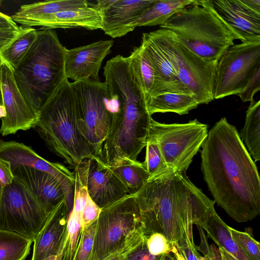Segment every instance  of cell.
Wrapping results in <instances>:
<instances>
[{"label":"cell","mask_w":260,"mask_h":260,"mask_svg":"<svg viewBox=\"0 0 260 260\" xmlns=\"http://www.w3.org/2000/svg\"><path fill=\"white\" fill-rule=\"evenodd\" d=\"M142 233L141 228L134 231L127 237L125 243L122 247L104 260H125V254L132 248L137 238Z\"/></svg>","instance_id":"cell-40"},{"label":"cell","mask_w":260,"mask_h":260,"mask_svg":"<svg viewBox=\"0 0 260 260\" xmlns=\"http://www.w3.org/2000/svg\"><path fill=\"white\" fill-rule=\"evenodd\" d=\"M205 258V260H212L209 256L208 255H204Z\"/></svg>","instance_id":"cell-50"},{"label":"cell","mask_w":260,"mask_h":260,"mask_svg":"<svg viewBox=\"0 0 260 260\" xmlns=\"http://www.w3.org/2000/svg\"><path fill=\"white\" fill-rule=\"evenodd\" d=\"M0 85L6 111V116L1 119L0 134L6 136L34 128L39 116L25 100L15 83L12 69L4 61L1 67Z\"/></svg>","instance_id":"cell-15"},{"label":"cell","mask_w":260,"mask_h":260,"mask_svg":"<svg viewBox=\"0 0 260 260\" xmlns=\"http://www.w3.org/2000/svg\"><path fill=\"white\" fill-rule=\"evenodd\" d=\"M172 253L174 255L175 260H186L181 252L174 246H173Z\"/></svg>","instance_id":"cell-45"},{"label":"cell","mask_w":260,"mask_h":260,"mask_svg":"<svg viewBox=\"0 0 260 260\" xmlns=\"http://www.w3.org/2000/svg\"><path fill=\"white\" fill-rule=\"evenodd\" d=\"M74 172L85 185L90 198L101 209L128 194L126 186L111 168L94 156L83 160L74 168Z\"/></svg>","instance_id":"cell-14"},{"label":"cell","mask_w":260,"mask_h":260,"mask_svg":"<svg viewBox=\"0 0 260 260\" xmlns=\"http://www.w3.org/2000/svg\"><path fill=\"white\" fill-rule=\"evenodd\" d=\"M141 45L156 72L157 88L155 93L160 92L190 93L178 78L172 63L164 52L149 32L143 34Z\"/></svg>","instance_id":"cell-22"},{"label":"cell","mask_w":260,"mask_h":260,"mask_svg":"<svg viewBox=\"0 0 260 260\" xmlns=\"http://www.w3.org/2000/svg\"><path fill=\"white\" fill-rule=\"evenodd\" d=\"M159 27L173 32L190 50L210 62H218L238 39L211 0H193Z\"/></svg>","instance_id":"cell-6"},{"label":"cell","mask_w":260,"mask_h":260,"mask_svg":"<svg viewBox=\"0 0 260 260\" xmlns=\"http://www.w3.org/2000/svg\"><path fill=\"white\" fill-rule=\"evenodd\" d=\"M193 0H154L132 25L139 26L163 25L174 15L192 4Z\"/></svg>","instance_id":"cell-26"},{"label":"cell","mask_w":260,"mask_h":260,"mask_svg":"<svg viewBox=\"0 0 260 260\" xmlns=\"http://www.w3.org/2000/svg\"><path fill=\"white\" fill-rule=\"evenodd\" d=\"M146 105L151 116L156 113L166 112L182 115L199 105L192 94L175 92L156 93L146 100Z\"/></svg>","instance_id":"cell-25"},{"label":"cell","mask_w":260,"mask_h":260,"mask_svg":"<svg viewBox=\"0 0 260 260\" xmlns=\"http://www.w3.org/2000/svg\"><path fill=\"white\" fill-rule=\"evenodd\" d=\"M96 220L83 230L73 260H87L91 251Z\"/></svg>","instance_id":"cell-36"},{"label":"cell","mask_w":260,"mask_h":260,"mask_svg":"<svg viewBox=\"0 0 260 260\" xmlns=\"http://www.w3.org/2000/svg\"><path fill=\"white\" fill-rule=\"evenodd\" d=\"M194 224L200 226L218 247H222L238 260H251L231 237L229 226L215 211V202L196 186L193 191Z\"/></svg>","instance_id":"cell-17"},{"label":"cell","mask_w":260,"mask_h":260,"mask_svg":"<svg viewBox=\"0 0 260 260\" xmlns=\"http://www.w3.org/2000/svg\"><path fill=\"white\" fill-rule=\"evenodd\" d=\"M154 0H98L95 6L102 17L101 29L112 38L132 31V25Z\"/></svg>","instance_id":"cell-19"},{"label":"cell","mask_w":260,"mask_h":260,"mask_svg":"<svg viewBox=\"0 0 260 260\" xmlns=\"http://www.w3.org/2000/svg\"><path fill=\"white\" fill-rule=\"evenodd\" d=\"M108 94L116 102L109 132L99 159L108 167L137 162L146 146L151 116L142 87L127 66L114 68L104 74Z\"/></svg>","instance_id":"cell-3"},{"label":"cell","mask_w":260,"mask_h":260,"mask_svg":"<svg viewBox=\"0 0 260 260\" xmlns=\"http://www.w3.org/2000/svg\"><path fill=\"white\" fill-rule=\"evenodd\" d=\"M110 168L125 185L128 194H134L137 192L150 178V175L142 162L139 161Z\"/></svg>","instance_id":"cell-31"},{"label":"cell","mask_w":260,"mask_h":260,"mask_svg":"<svg viewBox=\"0 0 260 260\" xmlns=\"http://www.w3.org/2000/svg\"><path fill=\"white\" fill-rule=\"evenodd\" d=\"M193 184L185 173L169 169L150 178L134 194L145 236L160 233L180 251L196 248Z\"/></svg>","instance_id":"cell-2"},{"label":"cell","mask_w":260,"mask_h":260,"mask_svg":"<svg viewBox=\"0 0 260 260\" xmlns=\"http://www.w3.org/2000/svg\"><path fill=\"white\" fill-rule=\"evenodd\" d=\"M202 147L201 170L215 203L239 223L259 215L258 172L236 127L221 118Z\"/></svg>","instance_id":"cell-1"},{"label":"cell","mask_w":260,"mask_h":260,"mask_svg":"<svg viewBox=\"0 0 260 260\" xmlns=\"http://www.w3.org/2000/svg\"><path fill=\"white\" fill-rule=\"evenodd\" d=\"M220 255V260H238L232 254L222 247H218Z\"/></svg>","instance_id":"cell-44"},{"label":"cell","mask_w":260,"mask_h":260,"mask_svg":"<svg viewBox=\"0 0 260 260\" xmlns=\"http://www.w3.org/2000/svg\"><path fill=\"white\" fill-rule=\"evenodd\" d=\"M211 2L238 40H260V0H211Z\"/></svg>","instance_id":"cell-16"},{"label":"cell","mask_w":260,"mask_h":260,"mask_svg":"<svg viewBox=\"0 0 260 260\" xmlns=\"http://www.w3.org/2000/svg\"><path fill=\"white\" fill-rule=\"evenodd\" d=\"M37 30L32 27H23L20 34L0 52L3 61L14 70L25 55L35 42Z\"/></svg>","instance_id":"cell-29"},{"label":"cell","mask_w":260,"mask_h":260,"mask_svg":"<svg viewBox=\"0 0 260 260\" xmlns=\"http://www.w3.org/2000/svg\"><path fill=\"white\" fill-rule=\"evenodd\" d=\"M3 61L0 56V70H1V66H2V64L3 63Z\"/></svg>","instance_id":"cell-52"},{"label":"cell","mask_w":260,"mask_h":260,"mask_svg":"<svg viewBox=\"0 0 260 260\" xmlns=\"http://www.w3.org/2000/svg\"><path fill=\"white\" fill-rule=\"evenodd\" d=\"M49 149L74 168L93 156L78 130L76 97L67 78L42 108L34 127Z\"/></svg>","instance_id":"cell-5"},{"label":"cell","mask_w":260,"mask_h":260,"mask_svg":"<svg viewBox=\"0 0 260 260\" xmlns=\"http://www.w3.org/2000/svg\"><path fill=\"white\" fill-rule=\"evenodd\" d=\"M102 24L101 11L94 5L47 15L37 22L34 26L49 29L81 27L95 30L101 29Z\"/></svg>","instance_id":"cell-23"},{"label":"cell","mask_w":260,"mask_h":260,"mask_svg":"<svg viewBox=\"0 0 260 260\" xmlns=\"http://www.w3.org/2000/svg\"><path fill=\"white\" fill-rule=\"evenodd\" d=\"M101 209L87 194L85 204L81 213L83 231L97 220Z\"/></svg>","instance_id":"cell-38"},{"label":"cell","mask_w":260,"mask_h":260,"mask_svg":"<svg viewBox=\"0 0 260 260\" xmlns=\"http://www.w3.org/2000/svg\"><path fill=\"white\" fill-rule=\"evenodd\" d=\"M240 136L255 161L260 160V101H253L246 111Z\"/></svg>","instance_id":"cell-28"},{"label":"cell","mask_w":260,"mask_h":260,"mask_svg":"<svg viewBox=\"0 0 260 260\" xmlns=\"http://www.w3.org/2000/svg\"><path fill=\"white\" fill-rule=\"evenodd\" d=\"M205 255L209 256L212 260H220V253L218 250L214 251Z\"/></svg>","instance_id":"cell-46"},{"label":"cell","mask_w":260,"mask_h":260,"mask_svg":"<svg viewBox=\"0 0 260 260\" xmlns=\"http://www.w3.org/2000/svg\"><path fill=\"white\" fill-rule=\"evenodd\" d=\"M69 216L64 200L50 214L34 239L31 260H43L59 253L65 241Z\"/></svg>","instance_id":"cell-21"},{"label":"cell","mask_w":260,"mask_h":260,"mask_svg":"<svg viewBox=\"0 0 260 260\" xmlns=\"http://www.w3.org/2000/svg\"><path fill=\"white\" fill-rule=\"evenodd\" d=\"M260 90V68H258L249 81L244 90L238 94L243 102L254 101V94Z\"/></svg>","instance_id":"cell-39"},{"label":"cell","mask_w":260,"mask_h":260,"mask_svg":"<svg viewBox=\"0 0 260 260\" xmlns=\"http://www.w3.org/2000/svg\"><path fill=\"white\" fill-rule=\"evenodd\" d=\"M259 68L260 40L241 42L230 47L217 62L214 100L242 93Z\"/></svg>","instance_id":"cell-12"},{"label":"cell","mask_w":260,"mask_h":260,"mask_svg":"<svg viewBox=\"0 0 260 260\" xmlns=\"http://www.w3.org/2000/svg\"><path fill=\"white\" fill-rule=\"evenodd\" d=\"M146 244L149 252L152 255H161L172 253L173 245L160 233H154L147 237Z\"/></svg>","instance_id":"cell-37"},{"label":"cell","mask_w":260,"mask_h":260,"mask_svg":"<svg viewBox=\"0 0 260 260\" xmlns=\"http://www.w3.org/2000/svg\"><path fill=\"white\" fill-rule=\"evenodd\" d=\"M13 179L10 163L0 158V181L5 186L11 184Z\"/></svg>","instance_id":"cell-42"},{"label":"cell","mask_w":260,"mask_h":260,"mask_svg":"<svg viewBox=\"0 0 260 260\" xmlns=\"http://www.w3.org/2000/svg\"><path fill=\"white\" fill-rule=\"evenodd\" d=\"M86 0L46 1L23 5L12 16V20L26 27H31L43 17L59 12L85 8Z\"/></svg>","instance_id":"cell-24"},{"label":"cell","mask_w":260,"mask_h":260,"mask_svg":"<svg viewBox=\"0 0 260 260\" xmlns=\"http://www.w3.org/2000/svg\"><path fill=\"white\" fill-rule=\"evenodd\" d=\"M83 232L81 213L72 210L68 220L62 260H73Z\"/></svg>","instance_id":"cell-32"},{"label":"cell","mask_w":260,"mask_h":260,"mask_svg":"<svg viewBox=\"0 0 260 260\" xmlns=\"http://www.w3.org/2000/svg\"><path fill=\"white\" fill-rule=\"evenodd\" d=\"M145 147V158L142 162L150 175V178L169 169L164 161L157 142L152 137L148 135Z\"/></svg>","instance_id":"cell-33"},{"label":"cell","mask_w":260,"mask_h":260,"mask_svg":"<svg viewBox=\"0 0 260 260\" xmlns=\"http://www.w3.org/2000/svg\"><path fill=\"white\" fill-rule=\"evenodd\" d=\"M23 27L19 29L0 30V52L20 34Z\"/></svg>","instance_id":"cell-41"},{"label":"cell","mask_w":260,"mask_h":260,"mask_svg":"<svg viewBox=\"0 0 260 260\" xmlns=\"http://www.w3.org/2000/svg\"><path fill=\"white\" fill-rule=\"evenodd\" d=\"M208 134V125L196 119L166 124L152 118L148 135L157 142L168 168L185 173Z\"/></svg>","instance_id":"cell-10"},{"label":"cell","mask_w":260,"mask_h":260,"mask_svg":"<svg viewBox=\"0 0 260 260\" xmlns=\"http://www.w3.org/2000/svg\"><path fill=\"white\" fill-rule=\"evenodd\" d=\"M32 242L15 233L0 230V260H25Z\"/></svg>","instance_id":"cell-30"},{"label":"cell","mask_w":260,"mask_h":260,"mask_svg":"<svg viewBox=\"0 0 260 260\" xmlns=\"http://www.w3.org/2000/svg\"><path fill=\"white\" fill-rule=\"evenodd\" d=\"M128 57L146 100L156 90L157 77L155 69L141 45L134 48Z\"/></svg>","instance_id":"cell-27"},{"label":"cell","mask_w":260,"mask_h":260,"mask_svg":"<svg viewBox=\"0 0 260 260\" xmlns=\"http://www.w3.org/2000/svg\"><path fill=\"white\" fill-rule=\"evenodd\" d=\"M20 27L12 20L11 17L0 12V30L19 29Z\"/></svg>","instance_id":"cell-43"},{"label":"cell","mask_w":260,"mask_h":260,"mask_svg":"<svg viewBox=\"0 0 260 260\" xmlns=\"http://www.w3.org/2000/svg\"><path fill=\"white\" fill-rule=\"evenodd\" d=\"M5 186L2 184L1 181H0V201L2 198V196L3 194V189Z\"/></svg>","instance_id":"cell-48"},{"label":"cell","mask_w":260,"mask_h":260,"mask_svg":"<svg viewBox=\"0 0 260 260\" xmlns=\"http://www.w3.org/2000/svg\"><path fill=\"white\" fill-rule=\"evenodd\" d=\"M76 97V121L94 156L99 158L109 132L113 114L105 82L86 80L72 82Z\"/></svg>","instance_id":"cell-8"},{"label":"cell","mask_w":260,"mask_h":260,"mask_svg":"<svg viewBox=\"0 0 260 260\" xmlns=\"http://www.w3.org/2000/svg\"><path fill=\"white\" fill-rule=\"evenodd\" d=\"M141 228L134 194H128L101 209L96 220L93 246L87 260H104L122 247L127 237Z\"/></svg>","instance_id":"cell-9"},{"label":"cell","mask_w":260,"mask_h":260,"mask_svg":"<svg viewBox=\"0 0 260 260\" xmlns=\"http://www.w3.org/2000/svg\"><path fill=\"white\" fill-rule=\"evenodd\" d=\"M146 240L147 237L141 233L125 254V260H167L172 256V253L161 255L151 254L148 249Z\"/></svg>","instance_id":"cell-35"},{"label":"cell","mask_w":260,"mask_h":260,"mask_svg":"<svg viewBox=\"0 0 260 260\" xmlns=\"http://www.w3.org/2000/svg\"><path fill=\"white\" fill-rule=\"evenodd\" d=\"M231 237L251 260H260V244L254 238L252 229L239 231L229 226Z\"/></svg>","instance_id":"cell-34"},{"label":"cell","mask_w":260,"mask_h":260,"mask_svg":"<svg viewBox=\"0 0 260 260\" xmlns=\"http://www.w3.org/2000/svg\"><path fill=\"white\" fill-rule=\"evenodd\" d=\"M6 116V111L4 105H0V118L2 119Z\"/></svg>","instance_id":"cell-47"},{"label":"cell","mask_w":260,"mask_h":260,"mask_svg":"<svg viewBox=\"0 0 260 260\" xmlns=\"http://www.w3.org/2000/svg\"><path fill=\"white\" fill-rule=\"evenodd\" d=\"M11 168L14 178L37 197L48 213L65 200L60 184L50 174L25 165H11Z\"/></svg>","instance_id":"cell-20"},{"label":"cell","mask_w":260,"mask_h":260,"mask_svg":"<svg viewBox=\"0 0 260 260\" xmlns=\"http://www.w3.org/2000/svg\"><path fill=\"white\" fill-rule=\"evenodd\" d=\"M51 213L15 178L4 187L0 201V230L13 232L34 241Z\"/></svg>","instance_id":"cell-11"},{"label":"cell","mask_w":260,"mask_h":260,"mask_svg":"<svg viewBox=\"0 0 260 260\" xmlns=\"http://www.w3.org/2000/svg\"><path fill=\"white\" fill-rule=\"evenodd\" d=\"M113 41L100 40L78 47L67 49L64 53L66 78L74 82L99 81V72L104 58L111 52Z\"/></svg>","instance_id":"cell-18"},{"label":"cell","mask_w":260,"mask_h":260,"mask_svg":"<svg viewBox=\"0 0 260 260\" xmlns=\"http://www.w3.org/2000/svg\"><path fill=\"white\" fill-rule=\"evenodd\" d=\"M167 260H175V257H174V255L173 254V253H172V256Z\"/></svg>","instance_id":"cell-51"},{"label":"cell","mask_w":260,"mask_h":260,"mask_svg":"<svg viewBox=\"0 0 260 260\" xmlns=\"http://www.w3.org/2000/svg\"><path fill=\"white\" fill-rule=\"evenodd\" d=\"M66 48L54 30H37L35 42L13 70L19 91L38 116L47 101L67 79Z\"/></svg>","instance_id":"cell-4"},{"label":"cell","mask_w":260,"mask_h":260,"mask_svg":"<svg viewBox=\"0 0 260 260\" xmlns=\"http://www.w3.org/2000/svg\"><path fill=\"white\" fill-rule=\"evenodd\" d=\"M0 158L11 165H25L46 172L55 178L64 192L68 214L73 207L75 177L65 166L58 162H51L38 155L30 146L14 141L0 140Z\"/></svg>","instance_id":"cell-13"},{"label":"cell","mask_w":260,"mask_h":260,"mask_svg":"<svg viewBox=\"0 0 260 260\" xmlns=\"http://www.w3.org/2000/svg\"><path fill=\"white\" fill-rule=\"evenodd\" d=\"M149 33L168 58L181 82L194 95L199 104L212 102L218 62L203 59L169 30L159 28Z\"/></svg>","instance_id":"cell-7"},{"label":"cell","mask_w":260,"mask_h":260,"mask_svg":"<svg viewBox=\"0 0 260 260\" xmlns=\"http://www.w3.org/2000/svg\"><path fill=\"white\" fill-rule=\"evenodd\" d=\"M0 105H4L1 85H0Z\"/></svg>","instance_id":"cell-49"}]
</instances>
